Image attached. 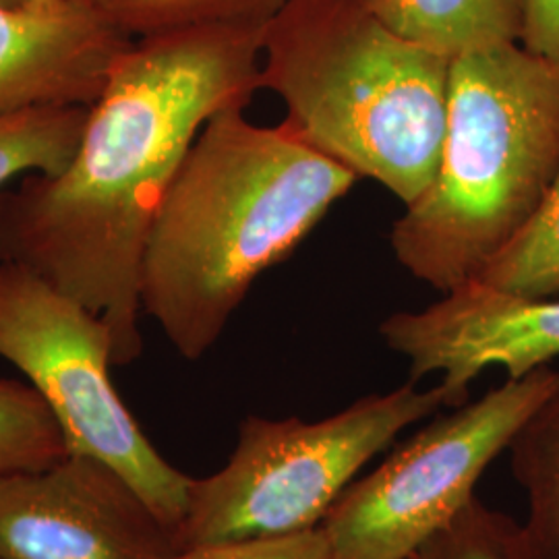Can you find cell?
<instances>
[{
	"instance_id": "cell-1",
	"label": "cell",
	"mask_w": 559,
	"mask_h": 559,
	"mask_svg": "<svg viewBox=\"0 0 559 559\" xmlns=\"http://www.w3.org/2000/svg\"><path fill=\"white\" fill-rule=\"evenodd\" d=\"M263 27L210 25L133 40L59 175L0 189V260L108 323L115 367L143 350L141 265L162 200L203 124L260 92Z\"/></svg>"
},
{
	"instance_id": "cell-2",
	"label": "cell",
	"mask_w": 559,
	"mask_h": 559,
	"mask_svg": "<svg viewBox=\"0 0 559 559\" xmlns=\"http://www.w3.org/2000/svg\"><path fill=\"white\" fill-rule=\"evenodd\" d=\"M359 177L286 120L260 127L245 108L207 120L152 224L141 311L182 359L200 360L261 274L299 247Z\"/></svg>"
},
{
	"instance_id": "cell-3",
	"label": "cell",
	"mask_w": 559,
	"mask_h": 559,
	"mask_svg": "<svg viewBox=\"0 0 559 559\" xmlns=\"http://www.w3.org/2000/svg\"><path fill=\"white\" fill-rule=\"evenodd\" d=\"M559 170V64L522 44L452 60L433 179L404 205L390 242L400 265L443 295L531 221Z\"/></svg>"
},
{
	"instance_id": "cell-4",
	"label": "cell",
	"mask_w": 559,
	"mask_h": 559,
	"mask_svg": "<svg viewBox=\"0 0 559 559\" xmlns=\"http://www.w3.org/2000/svg\"><path fill=\"white\" fill-rule=\"evenodd\" d=\"M452 60L400 38L365 0H288L263 27L261 90L286 122L404 205L433 179Z\"/></svg>"
},
{
	"instance_id": "cell-5",
	"label": "cell",
	"mask_w": 559,
	"mask_h": 559,
	"mask_svg": "<svg viewBox=\"0 0 559 559\" xmlns=\"http://www.w3.org/2000/svg\"><path fill=\"white\" fill-rule=\"evenodd\" d=\"M443 406L448 396L440 383L419 390L411 380L313 423L247 417L228 462L193 479L187 514L175 531L177 549L320 528L369 460Z\"/></svg>"
},
{
	"instance_id": "cell-6",
	"label": "cell",
	"mask_w": 559,
	"mask_h": 559,
	"mask_svg": "<svg viewBox=\"0 0 559 559\" xmlns=\"http://www.w3.org/2000/svg\"><path fill=\"white\" fill-rule=\"evenodd\" d=\"M0 359L40 394L71 450L117 468L173 533L179 528L193 477L162 456L120 400L110 378L115 340L100 316L0 260Z\"/></svg>"
},
{
	"instance_id": "cell-7",
	"label": "cell",
	"mask_w": 559,
	"mask_h": 559,
	"mask_svg": "<svg viewBox=\"0 0 559 559\" xmlns=\"http://www.w3.org/2000/svg\"><path fill=\"white\" fill-rule=\"evenodd\" d=\"M558 390L559 371L547 365L402 441L373 473L353 480L321 522L332 559L413 558L477 498L483 473Z\"/></svg>"
},
{
	"instance_id": "cell-8",
	"label": "cell",
	"mask_w": 559,
	"mask_h": 559,
	"mask_svg": "<svg viewBox=\"0 0 559 559\" xmlns=\"http://www.w3.org/2000/svg\"><path fill=\"white\" fill-rule=\"evenodd\" d=\"M175 533L117 468L85 452L0 475V559H168Z\"/></svg>"
},
{
	"instance_id": "cell-9",
	"label": "cell",
	"mask_w": 559,
	"mask_h": 559,
	"mask_svg": "<svg viewBox=\"0 0 559 559\" xmlns=\"http://www.w3.org/2000/svg\"><path fill=\"white\" fill-rule=\"evenodd\" d=\"M380 334L408 360L411 380L438 373L448 406L456 408L491 367L520 380L558 359L559 297L522 299L468 282L420 311L390 316Z\"/></svg>"
},
{
	"instance_id": "cell-10",
	"label": "cell",
	"mask_w": 559,
	"mask_h": 559,
	"mask_svg": "<svg viewBox=\"0 0 559 559\" xmlns=\"http://www.w3.org/2000/svg\"><path fill=\"white\" fill-rule=\"evenodd\" d=\"M131 44L85 0L46 11L0 2V117L41 106H92Z\"/></svg>"
},
{
	"instance_id": "cell-11",
	"label": "cell",
	"mask_w": 559,
	"mask_h": 559,
	"mask_svg": "<svg viewBox=\"0 0 559 559\" xmlns=\"http://www.w3.org/2000/svg\"><path fill=\"white\" fill-rule=\"evenodd\" d=\"M400 38L454 60L489 46L520 44L524 0H365Z\"/></svg>"
},
{
	"instance_id": "cell-12",
	"label": "cell",
	"mask_w": 559,
	"mask_h": 559,
	"mask_svg": "<svg viewBox=\"0 0 559 559\" xmlns=\"http://www.w3.org/2000/svg\"><path fill=\"white\" fill-rule=\"evenodd\" d=\"M508 452L526 496V519L516 531L519 559H559V390L520 427Z\"/></svg>"
},
{
	"instance_id": "cell-13",
	"label": "cell",
	"mask_w": 559,
	"mask_h": 559,
	"mask_svg": "<svg viewBox=\"0 0 559 559\" xmlns=\"http://www.w3.org/2000/svg\"><path fill=\"white\" fill-rule=\"evenodd\" d=\"M131 40L210 25L265 27L288 0H85Z\"/></svg>"
},
{
	"instance_id": "cell-14",
	"label": "cell",
	"mask_w": 559,
	"mask_h": 559,
	"mask_svg": "<svg viewBox=\"0 0 559 559\" xmlns=\"http://www.w3.org/2000/svg\"><path fill=\"white\" fill-rule=\"evenodd\" d=\"M473 282L522 299H558L559 170L531 221Z\"/></svg>"
},
{
	"instance_id": "cell-15",
	"label": "cell",
	"mask_w": 559,
	"mask_h": 559,
	"mask_svg": "<svg viewBox=\"0 0 559 559\" xmlns=\"http://www.w3.org/2000/svg\"><path fill=\"white\" fill-rule=\"evenodd\" d=\"M90 106H41L0 117V189L27 175H59L80 147Z\"/></svg>"
},
{
	"instance_id": "cell-16",
	"label": "cell",
	"mask_w": 559,
	"mask_h": 559,
	"mask_svg": "<svg viewBox=\"0 0 559 559\" xmlns=\"http://www.w3.org/2000/svg\"><path fill=\"white\" fill-rule=\"evenodd\" d=\"M69 450L40 394L27 381L0 380V475L44 468Z\"/></svg>"
},
{
	"instance_id": "cell-17",
	"label": "cell",
	"mask_w": 559,
	"mask_h": 559,
	"mask_svg": "<svg viewBox=\"0 0 559 559\" xmlns=\"http://www.w3.org/2000/svg\"><path fill=\"white\" fill-rule=\"evenodd\" d=\"M516 531L514 520L473 498L413 559H519Z\"/></svg>"
},
{
	"instance_id": "cell-18",
	"label": "cell",
	"mask_w": 559,
	"mask_h": 559,
	"mask_svg": "<svg viewBox=\"0 0 559 559\" xmlns=\"http://www.w3.org/2000/svg\"><path fill=\"white\" fill-rule=\"evenodd\" d=\"M168 559H332L323 528L278 539L235 540L189 547Z\"/></svg>"
},
{
	"instance_id": "cell-19",
	"label": "cell",
	"mask_w": 559,
	"mask_h": 559,
	"mask_svg": "<svg viewBox=\"0 0 559 559\" xmlns=\"http://www.w3.org/2000/svg\"><path fill=\"white\" fill-rule=\"evenodd\" d=\"M520 44L533 55L559 64V0H524Z\"/></svg>"
},
{
	"instance_id": "cell-20",
	"label": "cell",
	"mask_w": 559,
	"mask_h": 559,
	"mask_svg": "<svg viewBox=\"0 0 559 559\" xmlns=\"http://www.w3.org/2000/svg\"><path fill=\"white\" fill-rule=\"evenodd\" d=\"M4 7L11 9H36V11H46V9H55L62 4L64 0H0Z\"/></svg>"
},
{
	"instance_id": "cell-21",
	"label": "cell",
	"mask_w": 559,
	"mask_h": 559,
	"mask_svg": "<svg viewBox=\"0 0 559 559\" xmlns=\"http://www.w3.org/2000/svg\"><path fill=\"white\" fill-rule=\"evenodd\" d=\"M411 559H413V558H411Z\"/></svg>"
}]
</instances>
